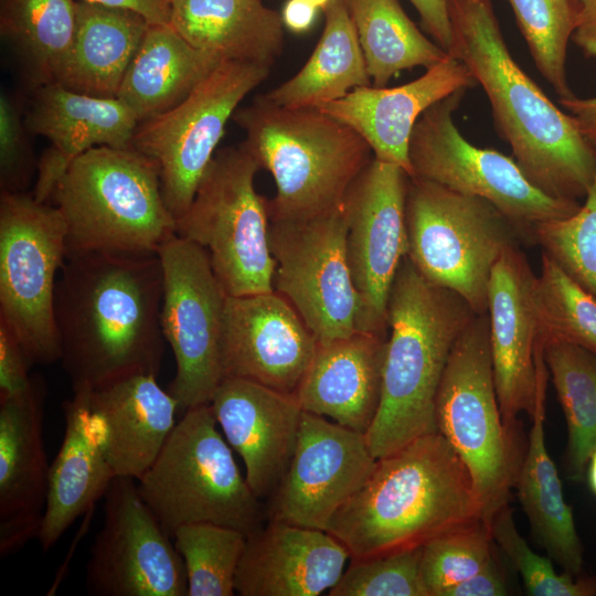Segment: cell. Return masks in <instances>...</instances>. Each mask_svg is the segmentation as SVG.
I'll return each instance as SVG.
<instances>
[{
	"instance_id": "obj_46",
	"label": "cell",
	"mask_w": 596,
	"mask_h": 596,
	"mask_svg": "<svg viewBox=\"0 0 596 596\" xmlns=\"http://www.w3.org/2000/svg\"><path fill=\"white\" fill-rule=\"evenodd\" d=\"M508 594V579L494 550L481 570L447 589L443 596H505Z\"/></svg>"
},
{
	"instance_id": "obj_6",
	"label": "cell",
	"mask_w": 596,
	"mask_h": 596,
	"mask_svg": "<svg viewBox=\"0 0 596 596\" xmlns=\"http://www.w3.org/2000/svg\"><path fill=\"white\" fill-rule=\"evenodd\" d=\"M66 225V256L157 253L175 234L158 163L132 147L98 146L76 158L52 199Z\"/></svg>"
},
{
	"instance_id": "obj_30",
	"label": "cell",
	"mask_w": 596,
	"mask_h": 596,
	"mask_svg": "<svg viewBox=\"0 0 596 596\" xmlns=\"http://www.w3.org/2000/svg\"><path fill=\"white\" fill-rule=\"evenodd\" d=\"M76 2L74 41L54 83L86 95L117 98L150 23L130 10Z\"/></svg>"
},
{
	"instance_id": "obj_49",
	"label": "cell",
	"mask_w": 596,
	"mask_h": 596,
	"mask_svg": "<svg viewBox=\"0 0 596 596\" xmlns=\"http://www.w3.org/2000/svg\"><path fill=\"white\" fill-rule=\"evenodd\" d=\"M560 105L574 119L581 134L596 147V96L558 99Z\"/></svg>"
},
{
	"instance_id": "obj_36",
	"label": "cell",
	"mask_w": 596,
	"mask_h": 596,
	"mask_svg": "<svg viewBox=\"0 0 596 596\" xmlns=\"http://www.w3.org/2000/svg\"><path fill=\"white\" fill-rule=\"evenodd\" d=\"M543 354L567 426L565 468L578 480L596 449V355L562 340L546 341Z\"/></svg>"
},
{
	"instance_id": "obj_3",
	"label": "cell",
	"mask_w": 596,
	"mask_h": 596,
	"mask_svg": "<svg viewBox=\"0 0 596 596\" xmlns=\"http://www.w3.org/2000/svg\"><path fill=\"white\" fill-rule=\"evenodd\" d=\"M480 520L471 475L436 432L377 459L327 532L344 545L350 560H368L423 547Z\"/></svg>"
},
{
	"instance_id": "obj_15",
	"label": "cell",
	"mask_w": 596,
	"mask_h": 596,
	"mask_svg": "<svg viewBox=\"0 0 596 596\" xmlns=\"http://www.w3.org/2000/svg\"><path fill=\"white\" fill-rule=\"evenodd\" d=\"M268 241L276 262L274 290L297 310L318 342L352 334L359 300L342 205L309 219L269 221Z\"/></svg>"
},
{
	"instance_id": "obj_47",
	"label": "cell",
	"mask_w": 596,
	"mask_h": 596,
	"mask_svg": "<svg viewBox=\"0 0 596 596\" xmlns=\"http://www.w3.org/2000/svg\"><path fill=\"white\" fill-rule=\"evenodd\" d=\"M418 12L422 28L447 53L451 45V28L447 0H409Z\"/></svg>"
},
{
	"instance_id": "obj_27",
	"label": "cell",
	"mask_w": 596,
	"mask_h": 596,
	"mask_svg": "<svg viewBox=\"0 0 596 596\" xmlns=\"http://www.w3.org/2000/svg\"><path fill=\"white\" fill-rule=\"evenodd\" d=\"M91 390L74 391L63 404L64 435L50 465L45 508L38 536L49 551L73 522L104 498L115 478L104 446V426L91 406Z\"/></svg>"
},
{
	"instance_id": "obj_37",
	"label": "cell",
	"mask_w": 596,
	"mask_h": 596,
	"mask_svg": "<svg viewBox=\"0 0 596 596\" xmlns=\"http://www.w3.org/2000/svg\"><path fill=\"white\" fill-rule=\"evenodd\" d=\"M246 534L210 522L188 523L172 534L188 581V596H233Z\"/></svg>"
},
{
	"instance_id": "obj_31",
	"label": "cell",
	"mask_w": 596,
	"mask_h": 596,
	"mask_svg": "<svg viewBox=\"0 0 596 596\" xmlns=\"http://www.w3.org/2000/svg\"><path fill=\"white\" fill-rule=\"evenodd\" d=\"M221 62L183 39L171 24L150 23L117 98L138 123L181 103Z\"/></svg>"
},
{
	"instance_id": "obj_19",
	"label": "cell",
	"mask_w": 596,
	"mask_h": 596,
	"mask_svg": "<svg viewBox=\"0 0 596 596\" xmlns=\"http://www.w3.org/2000/svg\"><path fill=\"white\" fill-rule=\"evenodd\" d=\"M536 275L519 246L507 248L488 287L492 370L504 424L519 428V415L533 414L546 396L549 372L539 348Z\"/></svg>"
},
{
	"instance_id": "obj_4",
	"label": "cell",
	"mask_w": 596,
	"mask_h": 596,
	"mask_svg": "<svg viewBox=\"0 0 596 596\" xmlns=\"http://www.w3.org/2000/svg\"><path fill=\"white\" fill-rule=\"evenodd\" d=\"M476 315L460 296L428 281L404 257L387 304L381 403L365 434L376 459L437 432V391L456 340Z\"/></svg>"
},
{
	"instance_id": "obj_22",
	"label": "cell",
	"mask_w": 596,
	"mask_h": 596,
	"mask_svg": "<svg viewBox=\"0 0 596 596\" xmlns=\"http://www.w3.org/2000/svg\"><path fill=\"white\" fill-rule=\"evenodd\" d=\"M210 405L226 441L244 461L249 487L257 498L268 500L297 444L304 411L296 395L224 377Z\"/></svg>"
},
{
	"instance_id": "obj_23",
	"label": "cell",
	"mask_w": 596,
	"mask_h": 596,
	"mask_svg": "<svg viewBox=\"0 0 596 596\" xmlns=\"http://www.w3.org/2000/svg\"><path fill=\"white\" fill-rule=\"evenodd\" d=\"M476 84L468 67L448 56L418 78L395 87L361 86L317 109L355 130L373 157L412 177L408 146L415 124L434 104Z\"/></svg>"
},
{
	"instance_id": "obj_9",
	"label": "cell",
	"mask_w": 596,
	"mask_h": 596,
	"mask_svg": "<svg viewBox=\"0 0 596 596\" xmlns=\"http://www.w3.org/2000/svg\"><path fill=\"white\" fill-rule=\"evenodd\" d=\"M405 219L408 258L432 284L460 296L477 315L488 311V287L503 252L526 238L485 199L409 177Z\"/></svg>"
},
{
	"instance_id": "obj_20",
	"label": "cell",
	"mask_w": 596,
	"mask_h": 596,
	"mask_svg": "<svg viewBox=\"0 0 596 596\" xmlns=\"http://www.w3.org/2000/svg\"><path fill=\"white\" fill-rule=\"evenodd\" d=\"M318 343L297 310L275 290L227 296L221 352L224 377L295 394Z\"/></svg>"
},
{
	"instance_id": "obj_33",
	"label": "cell",
	"mask_w": 596,
	"mask_h": 596,
	"mask_svg": "<svg viewBox=\"0 0 596 596\" xmlns=\"http://www.w3.org/2000/svg\"><path fill=\"white\" fill-rule=\"evenodd\" d=\"M323 13L324 28L308 61L291 78L263 94L267 102L286 108H318L372 85L345 1L332 0Z\"/></svg>"
},
{
	"instance_id": "obj_26",
	"label": "cell",
	"mask_w": 596,
	"mask_h": 596,
	"mask_svg": "<svg viewBox=\"0 0 596 596\" xmlns=\"http://www.w3.org/2000/svg\"><path fill=\"white\" fill-rule=\"evenodd\" d=\"M386 339L355 330L318 343L295 392L302 411L366 434L381 403Z\"/></svg>"
},
{
	"instance_id": "obj_38",
	"label": "cell",
	"mask_w": 596,
	"mask_h": 596,
	"mask_svg": "<svg viewBox=\"0 0 596 596\" xmlns=\"http://www.w3.org/2000/svg\"><path fill=\"white\" fill-rule=\"evenodd\" d=\"M535 300L540 350L549 340H562L596 355V298L544 253Z\"/></svg>"
},
{
	"instance_id": "obj_53",
	"label": "cell",
	"mask_w": 596,
	"mask_h": 596,
	"mask_svg": "<svg viewBox=\"0 0 596 596\" xmlns=\"http://www.w3.org/2000/svg\"><path fill=\"white\" fill-rule=\"evenodd\" d=\"M317 7L319 10H324L332 0H307Z\"/></svg>"
},
{
	"instance_id": "obj_18",
	"label": "cell",
	"mask_w": 596,
	"mask_h": 596,
	"mask_svg": "<svg viewBox=\"0 0 596 596\" xmlns=\"http://www.w3.org/2000/svg\"><path fill=\"white\" fill-rule=\"evenodd\" d=\"M376 461L365 434L304 411L291 460L268 499V520L327 531Z\"/></svg>"
},
{
	"instance_id": "obj_13",
	"label": "cell",
	"mask_w": 596,
	"mask_h": 596,
	"mask_svg": "<svg viewBox=\"0 0 596 596\" xmlns=\"http://www.w3.org/2000/svg\"><path fill=\"white\" fill-rule=\"evenodd\" d=\"M269 72L221 61L181 103L138 124L131 147L158 163L163 200L175 221L190 206L226 123Z\"/></svg>"
},
{
	"instance_id": "obj_34",
	"label": "cell",
	"mask_w": 596,
	"mask_h": 596,
	"mask_svg": "<svg viewBox=\"0 0 596 596\" xmlns=\"http://www.w3.org/2000/svg\"><path fill=\"white\" fill-rule=\"evenodd\" d=\"M74 0H0V34L29 89L54 83L75 36Z\"/></svg>"
},
{
	"instance_id": "obj_35",
	"label": "cell",
	"mask_w": 596,
	"mask_h": 596,
	"mask_svg": "<svg viewBox=\"0 0 596 596\" xmlns=\"http://www.w3.org/2000/svg\"><path fill=\"white\" fill-rule=\"evenodd\" d=\"M373 86L403 70L428 68L449 56L408 18L398 0H344Z\"/></svg>"
},
{
	"instance_id": "obj_29",
	"label": "cell",
	"mask_w": 596,
	"mask_h": 596,
	"mask_svg": "<svg viewBox=\"0 0 596 596\" xmlns=\"http://www.w3.org/2000/svg\"><path fill=\"white\" fill-rule=\"evenodd\" d=\"M170 24L221 61L270 68L284 47L281 14L262 0H171Z\"/></svg>"
},
{
	"instance_id": "obj_44",
	"label": "cell",
	"mask_w": 596,
	"mask_h": 596,
	"mask_svg": "<svg viewBox=\"0 0 596 596\" xmlns=\"http://www.w3.org/2000/svg\"><path fill=\"white\" fill-rule=\"evenodd\" d=\"M25 99L2 91L0 94V188L25 192L38 163L24 121Z\"/></svg>"
},
{
	"instance_id": "obj_11",
	"label": "cell",
	"mask_w": 596,
	"mask_h": 596,
	"mask_svg": "<svg viewBox=\"0 0 596 596\" xmlns=\"http://www.w3.org/2000/svg\"><path fill=\"white\" fill-rule=\"evenodd\" d=\"M60 210L32 193L0 194V323L31 364L61 359L55 290L67 254Z\"/></svg>"
},
{
	"instance_id": "obj_42",
	"label": "cell",
	"mask_w": 596,
	"mask_h": 596,
	"mask_svg": "<svg viewBox=\"0 0 596 596\" xmlns=\"http://www.w3.org/2000/svg\"><path fill=\"white\" fill-rule=\"evenodd\" d=\"M497 547L520 573L525 590L532 596H594L596 578L556 572L552 558L535 553L519 533L509 503L502 505L490 522Z\"/></svg>"
},
{
	"instance_id": "obj_24",
	"label": "cell",
	"mask_w": 596,
	"mask_h": 596,
	"mask_svg": "<svg viewBox=\"0 0 596 596\" xmlns=\"http://www.w3.org/2000/svg\"><path fill=\"white\" fill-rule=\"evenodd\" d=\"M350 554L327 531L268 520L246 536L235 575L241 596H318L341 577Z\"/></svg>"
},
{
	"instance_id": "obj_14",
	"label": "cell",
	"mask_w": 596,
	"mask_h": 596,
	"mask_svg": "<svg viewBox=\"0 0 596 596\" xmlns=\"http://www.w3.org/2000/svg\"><path fill=\"white\" fill-rule=\"evenodd\" d=\"M163 285L160 324L175 360L168 392L179 409L210 404L223 380L222 339L227 294L207 252L173 234L158 249Z\"/></svg>"
},
{
	"instance_id": "obj_17",
	"label": "cell",
	"mask_w": 596,
	"mask_h": 596,
	"mask_svg": "<svg viewBox=\"0 0 596 596\" xmlns=\"http://www.w3.org/2000/svg\"><path fill=\"white\" fill-rule=\"evenodd\" d=\"M91 546L85 585L96 596H188L183 560L134 478L115 477Z\"/></svg>"
},
{
	"instance_id": "obj_40",
	"label": "cell",
	"mask_w": 596,
	"mask_h": 596,
	"mask_svg": "<svg viewBox=\"0 0 596 596\" xmlns=\"http://www.w3.org/2000/svg\"><path fill=\"white\" fill-rule=\"evenodd\" d=\"M584 199L573 215L536 224L532 241L596 298V175Z\"/></svg>"
},
{
	"instance_id": "obj_45",
	"label": "cell",
	"mask_w": 596,
	"mask_h": 596,
	"mask_svg": "<svg viewBox=\"0 0 596 596\" xmlns=\"http://www.w3.org/2000/svg\"><path fill=\"white\" fill-rule=\"evenodd\" d=\"M24 350L15 337L0 323V400L29 392L35 383Z\"/></svg>"
},
{
	"instance_id": "obj_32",
	"label": "cell",
	"mask_w": 596,
	"mask_h": 596,
	"mask_svg": "<svg viewBox=\"0 0 596 596\" xmlns=\"http://www.w3.org/2000/svg\"><path fill=\"white\" fill-rule=\"evenodd\" d=\"M545 400H538L514 487L532 532L564 572L582 575L583 545L557 468L545 444Z\"/></svg>"
},
{
	"instance_id": "obj_1",
	"label": "cell",
	"mask_w": 596,
	"mask_h": 596,
	"mask_svg": "<svg viewBox=\"0 0 596 596\" xmlns=\"http://www.w3.org/2000/svg\"><path fill=\"white\" fill-rule=\"evenodd\" d=\"M162 285L157 253L66 256L56 283L55 324L73 392L158 375L167 343Z\"/></svg>"
},
{
	"instance_id": "obj_25",
	"label": "cell",
	"mask_w": 596,
	"mask_h": 596,
	"mask_svg": "<svg viewBox=\"0 0 596 596\" xmlns=\"http://www.w3.org/2000/svg\"><path fill=\"white\" fill-rule=\"evenodd\" d=\"M44 400L38 377L25 394L0 400V543L11 551L38 539L41 530L50 469Z\"/></svg>"
},
{
	"instance_id": "obj_48",
	"label": "cell",
	"mask_w": 596,
	"mask_h": 596,
	"mask_svg": "<svg viewBox=\"0 0 596 596\" xmlns=\"http://www.w3.org/2000/svg\"><path fill=\"white\" fill-rule=\"evenodd\" d=\"M141 14L149 23L170 24L171 0H84Z\"/></svg>"
},
{
	"instance_id": "obj_8",
	"label": "cell",
	"mask_w": 596,
	"mask_h": 596,
	"mask_svg": "<svg viewBox=\"0 0 596 596\" xmlns=\"http://www.w3.org/2000/svg\"><path fill=\"white\" fill-rule=\"evenodd\" d=\"M217 425L210 404L184 411L155 462L137 480L140 496L171 536L179 526L196 522L246 535L263 525L260 499Z\"/></svg>"
},
{
	"instance_id": "obj_10",
	"label": "cell",
	"mask_w": 596,
	"mask_h": 596,
	"mask_svg": "<svg viewBox=\"0 0 596 596\" xmlns=\"http://www.w3.org/2000/svg\"><path fill=\"white\" fill-rule=\"evenodd\" d=\"M259 164L241 142L216 150L175 234L202 246L228 296L274 291L268 199L254 184Z\"/></svg>"
},
{
	"instance_id": "obj_41",
	"label": "cell",
	"mask_w": 596,
	"mask_h": 596,
	"mask_svg": "<svg viewBox=\"0 0 596 596\" xmlns=\"http://www.w3.org/2000/svg\"><path fill=\"white\" fill-rule=\"evenodd\" d=\"M494 547L490 525L483 520L424 545L421 570L429 596H443L476 574L490 560Z\"/></svg>"
},
{
	"instance_id": "obj_12",
	"label": "cell",
	"mask_w": 596,
	"mask_h": 596,
	"mask_svg": "<svg viewBox=\"0 0 596 596\" xmlns=\"http://www.w3.org/2000/svg\"><path fill=\"white\" fill-rule=\"evenodd\" d=\"M466 89L426 109L414 126L408 146L412 177L493 204L532 240L533 227L565 219L578 201L553 198L536 188L513 158L470 143L459 131L454 113Z\"/></svg>"
},
{
	"instance_id": "obj_50",
	"label": "cell",
	"mask_w": 596,
	"mask_h": 596,
	"mask_svg": "<svg viewBox=\"0 0 596 596\" xmlns=\"http://www.w3.org/2000/svg\"><path fill=\"white\" fill-rule=\"evenodd\" d=\"M578 3L579 19L573 40L586 56L596 58V0H578Z\"/></svg>"
},
{
	"instance_id": "obj_39",
	"label": "cell",
	"mask_w": 596,
	"mask_h": 596,
	"mask_svg": "<svg viewBox=\"0 0 596 596\" xmlns=\"http://www.w3.org/2000/svg\"><path fill=\"white\" fill-rule=\"evenodd\" d=\"M534 64L560 99L574 97L566 72L567 45L579 19L578 0H508Z\"/></svg>"
},
{
	"instance_id": "obj_51",
	"label": "cell",
	"mask_w": 596,
	"mask_h": 596,
	"mask_svg": "<svg viewBox=\"0 0 596 596\" xmlns=\"http://www.w3.org/2000/svg\"><path fill=\"white\" fill-rule=\"evenodd\" d=\"M318 8L307 0H287L280 12L284 26L294 33H304L311 29Z\"/></svg>"
},
{
	"instance_id": "obj_28",
	"label": "cell",
	"mask_w": 596,
	"mask_h": 596,
	"mask_svg": "<svg viewBox=\"0 0 596 596\" xmlns=\"http://www.w3.org/2000/svg\"><path fill=\"white\" fill-rule=\"evenodd\" d=\"M89 400L104 426L105 454L114 476L138 480L177 424V400L152 374H136L93 390Z\"/></svg>"
},
{
	"instance_id": "obj_2",
	"label": "cell",
	"mask_w": 596,
	"mask_h": 596,
	"mask_svg": "<svg viewBox=\"0 0 596 596\" xmlns=\"http://www.w3.org/2000/svg\"><path fill=\"white\" fill-rule=\"evenodd\" d=\"M448 54L483 88L502 138L525 177L544 193L585 198L596 175V147L514 61L491 0H447Z\"/></svg>"
},
{
	"instance_id": "obj_7",
	"label": "cell",
	"mask_w": 596,
	"mask_h": 596,
	"mask_svg": "<svg viewBox=\"0 0 596 596\" xmlns=\"http://www.w3.org/2000/svg\"><path fill=\"white\" fill-rule=\"evenodd\" d=\"M437 432L467 466L483 521L509 503L524 456L519 428L502 418L496 391L488 315H476L456 340L435 402Z\"/></svg>"
},
{
	"instance_id": "obj_16",
	"label": "cell",
	"mask_w": 596,
	"mask_h": 596,
	"mask_svg": "<svg viewBox=\"0 0 596 596\" xmlns=\"http://www.w3.org/2000/svg\"><path fill=\"white\" fill-rule=\"evenodd\" d=\"M409 175L376 158L349 187L342 211L347 256L359 300L356 330L387 337V304L408 254L405 202Z\"/></svg>"
},
{
	"instance_id": "obj_5",
	"label": "cell",
	"mask_w": 596,
	"mask_h": 596,
	"mask_svg": "<svg viewBox=\"0 0 596 596\" xmlns=\"http://www.w3.org/2000/svg\"><path fill=\"white\" fill-rule=\"evenodd\" d=\"M232 118L245 131L243 145L274 178L269 221L309 219L340 206L373 158L355 130L317 108L280 107L258 95Z\"/></svg>"
},
{
	"instance_id": "obj_43",
	"label": "cell",
	"mask_w": 596,
	"mask_h": 596,
	"mask_svg": "<svg viewBox=\"0 0 596 596\" xmlns=\"http://www.w3.org/2000/svg\"><path fill=\"white\" fill-rule=\"evenodd\" d=\"M422 547L350 560L329 596H429L421 570Z\"/></svg>"
},
{
	"instance_id": "obj_21",
	"label": "cell",
	"mask_w": 596,
	"mask_h": 596,
	"mask_svg": "<svg viewBox=\"0 0 596 596\" xmlns=\"http://www.w3.org/2000/svg\"><path fill=\"white\" fill-rule=\"evenodd\" d=\"M29 91L25 126L32 136L50 141L38 162L31 192L36 201L49 203L71 163L89 149L131 147L139 123L118 98L86 95L56 83Z\"/></svg>"
},
{
	"instance_id": "obj_52",
	"label": "cell",
	"mask_w": 596,
	"mask_h": 596,
	"mask_svg": "<svg viewBox=\"0 0 596 596\" xmlns=\"http://www.w3.org/2000/svg\"><path fill=\"white\" fill-rule=\"evenodd\" d=\"M586 477L590 491L596 496V449L592 453L587 467Z\"/></svg>"
}]
</instances>
